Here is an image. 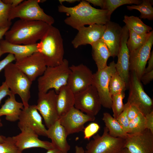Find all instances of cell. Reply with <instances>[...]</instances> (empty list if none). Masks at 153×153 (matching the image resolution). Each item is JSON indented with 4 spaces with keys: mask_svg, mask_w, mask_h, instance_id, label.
Wrapping results in <instances>:
<instances>
[{
    "mask_svg": "<svg viewBox=\"0 0 153 153\" xmlns=\"http://www.w3.org/2000/svg\"><path fill=\"white\" fill-rule=\"evenodd\" d=\"M58 10L68 16L64 20L65 23L77 30L86 25H105L110 21L111 16L107 10L96 8L86 0L80 1L72 7L60 5L58 7Z\"/></svg>",
    "mask_w": 153,
    "mask_h": 153,
    "instance_id": "1",
    "label": "cell"
},
{
    "mask_svg": "<svg viewBox=\"0 0 153 153\" xmlns=\"http://www.w3.org/2000/svg\"><path fill=\"white\" fill-rule=\"evenodd\" d=\"M49 25L41 21L19 19L16 21L5 35V39L15 44H36L44 35Z\"/></svg>",
    "mask_w": 153,
    "mask_h": 153,
    "instance_id": "2",
    "label": "cell"
},
{
    "mask_svg": "<svg viewBox=\"0 0 153 153\" xmlns=\"http://www.w3.org/2000/svg\"><path fill=\"white\" fill-rule=\"evenodd\" d=\"M38 52L42 57L47 67L60 65L64 59L63 39L58 29L49 25L39 42L37 43Z\"/></svg>",
    "mask_w": 153,
    "mask_h": 153,
    "instance_id": "3",
    "label": "cell"
},
{
    "mask_svg": "<svg viewBox=\"0 0 153 153\" xmlns=\"http://www.w3.org/2000/svg\"><path fill=\"white\" fill-rule=\"evenodd\" d=\"M67 60L64 59L62 63L54 67H47L43 75L37 80L39 92L46 93L54 90L56 94L62 87L67 85L71 72Z\"/></svg>",
    "mask_w": 153,
    "mask_h": 153,
    "instance_id": "4",
    "label": "cell"
},
{
    "mask_svg": "<svg viewBox=\"0 0 153 153\" xmlns=\"http://www.w3.org/2000/svg\"><path fill=\"white\" fill-rule=\"evenodd\" d=\"M4 69L5 82L12 94L20 96L24 107H28L32 82L15 63H10Z\"/></svg>",
    "mask_w": 153,
    "mask_h": 153,
    "instance_id": "5",
    "label": "cell"
},
{
    "mask_svg": "<svg viewBox=\"0 0 153 153\" xmlns=\"http://www.w3.org/2000/svg\"><path fill=\"white\" fill-rule=\"evenodd\" d=\"M39 0L24 1L16 7L12 8L9 20L10 21L16 18L22 20L41 21L49 25H52L53 18L47 14L39 5Z\"/></svg>",
    "mask_w": 153,
    "mask_h": 153,
    "instance_id": "6",
    "label": "cell"
},
{
    "mask_svg": "<svg viewBox=\"0 0 153 153\" xmlns=\"http://www.w3.org/2000/svg\"><path fill=\"white\" fill-rule=\"evenodd\" d=\"M87 144L85 153H119L125 148V139L112 137L106 127L101 135L97 134Z\"/></svg>",
    "mask_w": 153,
    "mask_h": 153,
    "instance_id": "7",
    "label": "cell"
},
{
    "mask_svg": "<svg viewBox=\"0 0 153 153\" xmlns=\"http://www.w3.org/2000/svg\"><path fill=\"white\" fill-rule=\"evenodd\" d=\"M128 88V102L136 107L145 116L153 111V100L144 91L141 81L134 72L130 73Z\"/></svg>",
    "mask_w": 153,
    "mask_h": 153,
    "instance_id": "8",
    "label": "cell"
},
{
    "mask_svg": "<svg viewBox=\"0 0 153 153\" xmlns=\"http://www.w3.org/2000/svg\"><path fill=\"white\" fill-rule=\"evenodd\" d=\"M116 71V63L113 61L109 65L93 74L92 85L97 89L101 105L109 109L111 108L112 103L109 90V82L111 76Z\"/></svg>",
    "mask_w": 153,
    "mask_h": 153,
    "instance_id": "9",
    "label": "cell"
},
{
    "mask_svg": "<svg viewBox=\"0 0 153 153\" xmlns=\"http://www.w3.org/2000/svg\"><path fill=\"white\" fill-rule=\"evenodd\" d=\"M74 95L75 108L90 116H95L97 114L102 105L98 93L94 85H91Z\"/></svg>",
    "mask_w": 153,
    "mask_h": 153,
    "instance_id": "10",
    "label": "cell"
},
{
    "mask_svg": "<svg viewBox=\"0 0 153 153\" xmlns=\"http://www.w3.org/2000/svg\"><path fill=\"white\" fill-rule=\"evenodd\" d=\"M56 97L57 94L53 89L46 93H38L36 108L48 128L59 119L56 108Z\"/></svg>",
    "mask_w": 153,
    "mask_h": 153,
    "instance_id": "11",
    "label": "cell"
},
{
    "mask_svg": "<svg viewBox=\"0 0 153 153\" xmlns=\"http://www.w3.org/2000/svg\"><path fill=\"white\" fill-rule=\"evenodd\" d=\"M153 44V31L152 30L143 45L135 50L129 52V71L134 72L140 80L150 57Z\"/></svg>",
    "mask_w": 153,
    "mask_h": 153,
    "instance_id": "12",
    "label": "cell"
},
{
    "mask_svg": "<svg viewBox=\"0 0 153 153\" xmlns=\"http://www.w3.org/2000/svg\"><path fill=\"white\" fill-rule=\"evenodd\" d=\"M71 72L67 85L74 94L82 91L93 84V74L87 66L81 64L69 67Z\"/></svg>",
    "mask_w": 153,
    "mask_h": 153,
    "instance_id": "13",
    "label": "cell"
},
{
    "mask_svg": "<svg viewBox=\"0 0 153 153\" xmlns=\"http://www.w3.org/2000/svg\"><path fill=\"white\" fill-rule=\"evenodd\" d=\"M18 120V126L20 130L29 128L39 136L47 137V129L42 123V116L37 109L36 105L24 107Z\"/></svg>",
    "mask_w": 153,
    "mask_h": 153,
    "instance_id": "14",
    "label": "cell"
},
{
    "mask_svg": "<svg viewBox=\"0 0 153 153\" xmlns=\"http://www.w3.org/2000/svg\"><path fill=\"white\" fill-rule=\"evenodd\" d=\"M16 61V65L32 82L43 75L47 67L41 55L38 52Z\"/></svg>",
    "mask_w": 153,
    "mask_h": 153,
    "instance_id": "15",
    "label": "cell"
},
{
    "mask_svg": "<svg viewBox=\"0 0 153 153\" xmlns=\"http://www.w3.org/2000/svg\"><path fill=\"white\" fill-rule=\"evenodd\" d=\"M95 118V116L88 115L74 107L59 119L68 136L83 131L84 124L94 121Z\"/></svg>",
    "mask_w": 153,
    "mask_h": 153,
    "instance_id": "16",
    "label": "cell"
},
{
    "mask_svg": "<svg viewBox=\"0 0 153 153\" xmlns=\"http://www.w3.org/2000/svg\"><path fill=\"white\" fill-rule=\"evenodd\" d=\"M125 148L131 153H153V133L146 129L137 134H128Z\"/></svg>",
    "mask_w": 153,
    "mask_h": 153,
    "instance_id": "17",
    "label": "cell"
},
{
    "mask_svg": "<svg viewBox=\"0 0 153 153\" xmlns=\"http://www.w3.org/2000/svg\"><path fill=\"white\" fill-rule=\"evenodd\" d=\"M129 30L125 25L122 28L120 47L118 55V60L116 63V71L126 83L127 88L129 78V52L127 46L129 38Z\"/></svg>",
    "mask_w": 153,
    "mask_h": 153,
    "instance_id": "18",
    "label": "cell"
},
{
    "mask_svg": "<svg viewBox=\"0 0 153 153\" xmlns=\"http://www.w3.org/2000/svg\"><path fill=\"white\" fill-rule=\"evenodd\" d=\"M21 131L19 134L12 137L20 151L22 152L25 149L33 148H41L47 150L54 148L51 142L40 139L39 135L31 129L26 128Z\"/></svg>",
    "mask_w": 153,
    "mask_h": 153,
    "instance_id": "19",
    "label": "cell"
},
{
    "mask_svg": "<svg viewBox=\"0 0 153 153\" xmlns=\"http://www.w3.org/2000/svg\"><path fill=\"white\" fill-rule=\"evenodd\" d=\"M105 25L94 24L79 28L78 32L71 42L74 47L92 44L101 39L105 29Z\"/></svg>",
    "mask_w": 153,
    "mask_h": 153,
    "instance_id": "20",
    "label": "cell"
},
{
    "mask_svg": "<svg viewBox=\"0 0 153 153\" xmlns=\"http://www.w3.org/2000/svg\"><path fill=\"white\" fill-rule=\"evenodd\" d=\"M105 25V29L101 39L108 48L110 56L114 58L118 53L122 28L118 24L110 21Z\"/></svg>",
    "mask_w": 153,
    "mask_h": 153,
    "instance_id": "21",
    "label": "cell"
},
{
    "mask_svg": "<svg viewBox=\"0 0 153 153\" xmlns=\"http://www.w3.org/2000/svg\"><path fill=\"white\" fill-rule=\"evenodd\" d=\"M47 137L51 140L54 148L63 153H67L70 149L67 138L68 135L64 128L60 124L59 119L48 128Z\"/></svg>",
    "mask_w": 153,
    "mask_h": 153,
    "instance_id": "22",
    "label": "cell"
},
{
    "mask_svg": "<svg viewBox=\"0 0 153 153\" xmlns=\"http://www.w3.org/2000/svg\"><path fill=\"white\" fill-rule=\"evenodd\" d=\"M0 47L4 54H13L16 60L29 56L38 52L37 43L29 45H22L10 43L6 40H0Z\"/></svg>",
    "mask_w": 153,
    "mask_h": 153,
    "instance_id": "23",
    "label": "cell"
},
{
    "mask_svg": "<svg viewBox=\"0 0 153 153\" xmlns=\"http://www.w3.org/2000/svg\"><path fill=\"white\" fill-rule=\"evenodd\" d=\"M75 95L67 85L61 88L57 94L56 105L59 118L74 107Z\"/></svg>",
    "mask_w": 153,
    "mask_h": 153,
    "instance_id": "24",
    "label": "cell"
},
{
    "mask_svg": "<svg viewBox=\"0 0 153 153\" xmlns=\"http://www.w3.org/2000/svg\"><path fill=\"white\" fill-rule=\"evenodd\" d=\"M24 108L22 103L16 100L15 95L12 94L0 108V117L5 116L6 119L11 122L18 120L22 110Z\"/></svg>",
    "mask_w": 153,
    "mask_h": 153,
    "instance_id": "25",
    "label": "cell"
},
{
    "mask_svg": "<svg viewBox=\"0 0 153 153\" xmlns=\"http://www.w3.org/2000/svg\"><path fill=\"white\" fill-rule=\"evenodd\" d=\"M93 58L96 65L97 71L101 70L107 66L108 58L110 54L107 46L100 39L91 45Z\"/></svg>",
    "mask_w": 153,
    "mask_h": 153,
    "instance_id": "26",
    "label": "cell"
},
{
    "mask_svg": "<svg viewBox=\"0 0 153 153\" xmlns=\"http://www.w3.org/2000/svg\"><path fill=\"white\" fill-rule=\"evenodd\" d=\"M102 120L111 136L124 139L127 137L128 134L125 131L117 120L109 113H104Z\"/></svg>",
    "mask_w": 153,
    "mask_h": 153,
    "instance_id": "27",
    "label": "cell"
},
{
    "mask_svg": "<svg viewBox=\"0 0 153 153\" xmlns=\"http://www.w3.org/2000/svg\"><path fill=\"white\" fill-rule=\"evenodd\" d=\"M123 22L128 29L138 34H144L150 32L152 29L151 27L144 24L139 17L125 15Z\"/></svg>",
    "mask_w": 153,
    "mask_h": 153,
    "instance_id": "28",
    "label": "cell"
},
{
    "mask_svg": "<svg viewBox=\"0 0 153 153\" xmlns=\"http://www.w3.org/2000/svg\"><path fill=\"white\" fill-rule=\"evenodd\" d=\"M129 38L127 41V46L129 52H132L143 45L149 37L151 31L144 34H138L128 30Z\"/></svg>",
    "mask_w": 153,
    "mask_h": 153,
    "instance_id": "29",
    "label": "cell"
},
{
    "mask_svg": "<svg viewBox=\"0 0 153 153\" xmlns=\"http://www.w3.org/2000/svg\"><path fill=\"white\" fill-rule=\"evenodd\" d=\"M151 1L149 0H143L138 5L127 6L129 10H136L139 11L141 14L139 17L144 19L152 20L153 19V8Z\"/></svg>",
    "mask_w": 153,
    "mask_h": 153,
    "instance_id": "30",
    "label": "cell"
},
{
    "mask_svg": "<svg viewBox=\"0 0 153 153\" xmlns=\"http://www.w3.org/2000/svg\"><path fill=\"white\" fill-rule=\"evenodd\" d=\"M127 87L116 71L112 75L110 80L109 90L111 96L125 92Z\"/></svg>",
    "mask_w": 153,
    "mask_h": 153,
    "instance_id": "31",
    "label": "cell"
},
{
    "mask_svg": "<svg viewBox=\"0 0 153 153\" xmlns=\"http://www.w3.org/2000/svg\"><path fill=\"white\" fill-rule=\"evenodd\" d=\"M146 129L145 116L140 112L135 118L129 121L128 134H137L142 132Z\"/></svg>",
    "mask_w": 153,
    "mask_h": 153,
    "instance_id": "32",
    "label": "cell"
},
{
    "mask_svg": "<svg viewBox=\"0 0 153 153\" xmlns=\"http://www.w3.org/2000/svg\"><path fill=\"white\" fill-rule=\"evenodd\" d=\"M142 1L140 0H105L103 10H107L109 15L111 16L114 11L117 8L126 4H140Z\"/></svg>",
    "mask_w": 153,
    "mask_h": 153,
    "instance_id": "33",
    "label": "cell"
},
{
    "mask_svg": "<svg viewBox=\"0 0 153 153\" xmlns=\"http://www.w3.org/2000/svg\"><path fill=\"white\" fill-rule=\"evenodd\" d=\"M125 96V92H122L111 96V108L113 112V117L116 119L124 109L125 104L123 103V100Z\"/></svg>",
    "mask_w": 153,
    "mask_h": 153,
    "instance_id": "34",
    "label": "cell"
},
{
    "mask_svg": "<svg viewBox=\"0 0 153 153\" xmlns=\"http://www.w3.org/2000/svg\"><path fill=\"white\" fill-rule=\"evenodd\" d=\"M12 7L0 0V29L9 28L12 22L9 20V15Z\"/></svg>",
    "mask_w": 153,
    "mask_h": 153,
    "instance_id": "35",
    "label": "cell"
},
{
    "mask_svg": "<svg viewBox=\"0 0 153 153\" xmlns=\"http://www.w3.org/2000/svg\"><path fill=\"white\" fill-rule=\"evenodd\" d=\"M0 153H23L16 146L12 137L6 138L4 141L0 143Z\"/></svg>",
    "mask_w": 153,
    "mask_h": 153,
    "instance_id": "36",
    "label": "cell"
},
{
    "mask_svg": "<svg viewBox=\"0 0 153 153\" xmlns=\"http://www.w3.org/2000/svg\"><path fill=\"white\" fill-rule=\"evenodd\" d=\"M129 104L128 102L125 104V108L116 119L125 131L128 133L129 120L128 116V110Z\"/></svg>",
    "mask_w": 153,
    "mask_h": 153,
    "instance_id": "37",
    "label": "cell"
},
{
    "mask_svg": "<svg viewBox=\"0 0 153 153\" xmlns=\"http://www.w3.org/2000/svg\"><path fill=\"white\" fill-rule=\"evenodd\" d=\"M100 126L97 123L92 122L84 128L83 132L84 138L89 140L99 131Z\"/></svg>",
    "mask_w": 153,
    "mask_h": 153,
    "instance_id": "38",
    "label": "cell"
},
{
    "mask_svg": "<svg viewBox=\"0 0 153 153\" xmlns=\"http://www.w3.org/2000/svg\"><path fill=\"white\" fill-rule=\"evenodd\" d=\"M12 93L6 83L4 82L0 86V105L2 99L7 95H10Z\"/></svg>",
    "mask_w": 153,
    "mask_h": 153,
    "instance_id": "39",
    "label": "cell"
},
{
    "mask_svg": "<svg viewBox=\"0 0 153 153\" xmlns=\"http://www.w3.org/2000/svg\"><path fill=\"white\" fill-rule=\"evenodd\" d=\"M16 60L14 56L11 54H8L3 60L0 61V72L9 64Z\"/></svg>",
    "mask_w": 153,
    "mask_h": 153,
    "instance_id": "40",
    "label": "cell"
},
{
    "mask_svg": "<svg viewBox=\"0 0 153 153\" xmlns=\"http://www.w3.org/2000/svg\"><path fill=\"white\" fill-rule=\"evenodd\" d=\"M140 112L136 107L129 104L128 110V116L129 121L135 118Z\"/></svg>",
    "mask_w": 153,
    "mask_h": 153,
    "instance_id": "41",
    "label": "cell"
},
{
    "mask_svg": "<svg viewBox=\"0 0 153 153\" xmlns=\"http://www.w3.org/2000/svg\"><path fill=\"white\" fill-rule=\"evenodd\" d=\"M146 129L153 133V111L145 116Z\"/></svg>",
    "mask_w": 153,
    "mask_h": 153,
    "instance_id": "42",
    "label": "cell"
},
{
    "mask_svg": "<svg viewBox=\"0 0 153 153\" xmlns=\"http://www.w3.org/2000/svg\"><path fill=\"white\" fill-rule=\"evenodd\" d=\"M153 79V70L146 73H144L142 76L141 81L144 85L150 82Z\"/></svg>",
    "mask_w": 153,
    "mask_h": 153,
    "instance_id": "43",
    "label": "cell"
},
{
    "mask_svg": "<svg viewBox=\"0 0 153 153\" xmlns=\"http://www.w3.org/2000/svg\"><path fill=\"white\" fill-rule=\"evenodd\" d=\"M148 66L145 68L144 73L149 72L153 70V51L151 52L148 60Z\"/></svg>",
    "mask_w": 153,
    "mask_h": 153,
    "instance_id": "44",
    "label": "cell"
},
{
    "mask_svg": "<svg viewBox=\"0 0 153 153\" xmlns=\"http://www.w3.org/2000/svg\"><path fill=\"white\" fill-rule=\"evenodd\" d=\"M23 0H3L4 3L10 5L12 8H14L23 2Z\"/></svg>",
    "mask_w": 153,
    "mask_h": 153,
    "instance_id": "45",
    "label": "cell"
},
{
    "mask_svg": "<svg viewBox=\"0 0 153 153\" xmlns=\"http://www.w3.org/2000/svg\"><path fill=\"white\" fill-rule=\"evenodd\" d=\"M89 3L92 4L95 6H97L100 7L103 9L105 4V0H86Z\"/></svg>",
    "mask_w": 153,
    "mask_h": 153,
    "instance_id": "46",
    "label": "cell"
},
{
    "mask_svg": "<svg viewBox=\"0 0 153 153\" xmlns=\"http://www.w3.org/2000/svg\"><path fill=\"white\" fill-rule=\"evenodd\" d=\"M75 153H85V150L82 147L76 146L75 147Z\"/></svg>",
    "mask_w": 153,
    "mask_h": 153,
    "instance_id": "47",
    "label": "cell"
},
{
    "mask_svg": "<svg viewBox=\"0 0 153 153\" xmlns=\"http://www.w3.org/2000/svg\"><path fill=\"white\" fill-rule=\"evenodd\" d=\"M9 29L7 28L4 29H0V40L2 39L3 37L5 35L6 32Z\"/></svg>",
    "mask_w": 153,
    "mask_h": 153,
    "instance_id": "48",
    "label": "cell"
},
{
    "mask_svg": "<svg viewBox=\"0 0 153 153\" xmlns=\"http://www.w3.org/2000/svg\"><path fill=\"white\" fill-rule=\"evenodd\" d=\"M46 153H63L60 150L53 148L52 149L48 150Z\"/></svg>",
    "mask_w": 153,
    "mask_h": 153,
    "instance_id": "49",
    "label": "cell"
},
{
    "mask_svg": "<svg viewBox=\"0 0 153 153\" xmlns=\"http://www.w3.org/2000/svg\"><path fill=\"white\" fill-rule=\"evenodd\" d=\"M80 0H59V2L61 5H62V3L64 2H67L69 3H73L76 1H79Z\"/></svg>",
    "mask_w": 153,
    "mask_h": 153,
    "instance_id": "50",
    "label": "cell"
},
{
    "mask_svg": "<svg viewBox=\"0 0 153 153\" xmlns=\"http://www.w3.org/2000/svg\"><path fill=\"white\" fill-rule=\"evenodd\" d=\"M3 126V124L1 122V120L0 118V127ZM6 137L4 136L1 135L0 134V143L3 142Z\"/></svg>",
    "mask_w": 153,
    "mask_h": 153,
    "instance_id": "51",
    "label": "cell"
},
{
    "mask_svg": "<svg viewBox=\"0 0 153 153\" xmlns=\"http://www.w3.org/2000/svg\"><path fill=\"white\" fill-rule=\"evenodd\" d=\"M119 153H131L126 148H124Z\"/></svg>",
    "mask_w": 153,
    "mask_h": 153,
    "instance_id": "52",
    "label": "cell"
},
{
    "mask_svg": "<svg viewBox=\"0 0 153 153\" xmlns=\"http://www.w3.org/2000/svg\"><path fill=\"white\" fill-rule=\"evenodd\" d=\"M5 54L3 52L0 47V57L3 54Z\"/></svg>",
    "mask_w": 153,
    "mask_h": 153,
    "instance_id": "53",
    "label": "cell"
},
{
    "mask_svg": "<svg viewBox=\"0 0 153 153\" xmlns=\"http://www.w3.org/2000/svg\"></svg>",
    "mask_w": 153,
    "mask_h": 153,
    "instance_id": "54",
    "label": "cell"
}]
</instances>
